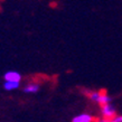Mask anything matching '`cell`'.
<instances>
[{
  "instance_id": "obj_1",
  "label": "cell",
  "mask_w": 122,
  "mask_h": 122,
  "mask_svg": "<svg viewBox=\"0 0 122 122\" xmlns=\"http://www.w3.org/2000/svg\"><path fill=\"white\" fill-rule=\"evenodd\" d=\"M101 114H102L103 118L111 120V119H113L115 115H117L115 107L112 105V103L107 104V105H103V107H101Z\"/></svg>"
},
{
  "instance_id": "obj_2",
  "label": "cell",
  "mask_w": 122,
  "mask_h": 122,
  "mask_svg": "<svg viewBox=\"0 0 122 122\" xmlns=\"http://www.w3.org/2000/svg\"><path fill=\"white\" fill-rule=\"evenodd\" d=\"M5 82H15V83H20L21 81V74L17 71H8L4 75Z\"/></svg>"
},
{
  "instance_id": "obj_3",
  "label": "cell",
  "mask_w": 122,
  "mask_h": 122,
  "mask_svg": "<svg viewBox=\"0 0 122 122\" xmlns=\"http://www.w3.org/2000/svg\"><path fill=\"white\" fill-rule=\"evenodd\" d=\"M111 102H112V97L107 94V91H100V97H99L97 103L100 104L101 107H103V105L110 104Z\"/></svg>"
},
{
  "instance_id": "obj_4",
  "label": "cell",
  "mask_w": 122,
  "mask_h": 122,
  "mask_svg": "<svg viewBox=\"0 0 122 122\" xmlns=\"http://www.w3.org/2000/svg\"><path fill=\"white\" fill-rule=\"evenodd\" d=\"M95 119L93 118L91 114H87V113H82V114H78L76 117L73 118L72 122H94Z\"/></svg>"
},
{
  "instance_id": "obj_5",
  "label": "cell",
  "mask_w": 122,
  "mask_h": 122,
  "mask_svg": "<svg viewBox=\"0 0 122 122\" xmlns=\"http://www.w3.org/2000/svg\"><path fill=\"white\" fill-rule=\"evenodd\" d=\"M84 94L87 97H89L91 101L93 102H96L99 101V97H100V91H92V90H85L84 91Z\"/></svg>"
},
{
  "instance_id": "obj_6",
  "label": "cell",
  "mask_w": 122,
  "mask_h": 122,
  "mask_svg": "<svg viewBox=\"0 0 122 122\" xmlns=\"http://www.w3.org/2000/svg\"><path fill=\"white\" fill-rule=\"evenodd\" d=\"M38 91H39V84H37V83H30V84L26 85V86L24 87V92L29 93V94L37 93Z\"/></svg>"
},
{
  "instance_id": "obj_7",
  "label": "cell",
  "mask_w": 122,
  "mask_h": 122,
  "mask_svg": "<svg viewBox=\"0 0 122 122\" xmlns=\"http://www.w3.org/2000/svg\"><path fill=\"white\" fill-rule=\"evenodd\" d=\"M20 83H15V82H5L4 83V89L6 91H14L19 87Z\"/></svg>"
},
{
  "instance_id": "obj_8",
  "label": "cell",
  "mask_w": 122,
  "mask_h": 122,
  "mask_svg": "<svg viewBox=\"0 0 122 122\" xmlns=\"http://www.w3.org/2000/svg\"><path fill=\"white\" fill-rule=\"evenodd\" d=\"M110 122H122V115H115L114 118L110 120Z\"/></svg>"
},
{
  "instance_id": "obj_9",
  "label": "cell",
  "mask_w": 122,
  "mask_h": 122,
  "mask_svg": "<svg viewBox=\"0 0 122 122\" xmlns=\"http://www.w3.org/2000/svg\"><path fill=\"white\" fill-rule=\"evenodd\" d=\"M94 122H110V120H109V119L103 118V117H101V118L95 119V120H94Z\"/></svg>"
}]
</instances>
